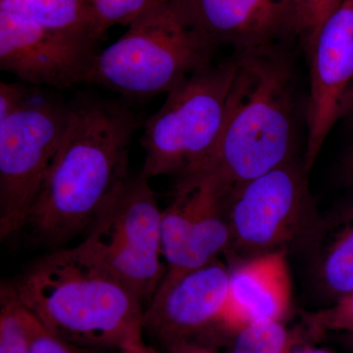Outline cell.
I'll return each instance as SVG.
<instances>
[{"label":"cell","mask_w":353,"mask_h":353,"mask_svg":"<svg viewBox=\"0 0 353 353\" xmlns=\"http://www.w3.org/2000/svg\"><path fill=\"white\" fill-rule=\"evenodd\" d=\"M163 0H87L92 36L101 41L113 26H131Z\"/></svg>","instance_id":"d6986e66"},{"label":"cell","mask_w":353,"mask_h":353,"mask_svg":"<svg viewBox=\"0 0 353 353\" xmlns=\"http://www.w3.org/2000/svg\"><path fill=\"white\" fill-rule=\"evenodd\" d=\"M341 180L348 187H353V145L345 152L340 166Z\"/></svg>","instance_id":"cb8c5ba5"},{"label":"cell","mask_w":353,"mask_h":353,"mask_svg":"<svg viewBox=\"0 0 353 353\" xmlns=\"http://www.w3.org/2000/svg\"><path fill=\"white\" fill-rule=\"evenodd\" d=\"M13 285L23 306L62 340L112 350L143 341V301L82 245L44 255Z\"/></svg>","instance_id":"7a4b0ae2"},{"label":"cell","mask_w":353,"mask_h":353,"mask_svg":"<svg viewBox=\"0 0 353 353\" xmlns=\"http://www.w3.org/2000/svg\"><path fill=\"white\" fill-rule=\"evenodd\" d=\"M0 11L50 29L95 39L87 0H0Z\"/></svg>","instance_id":"2e32d148"},{"label":"cell","mask_w":353,"mask_h":353,"mask_svg":"<svg viewBox=\"0 0 353 353\" xmlns=\"http://www.w3.org/2000/svg\"><path fill=\"white\" fill-rule=\"evenodd\" d=\"M230 271L217 260L162 280L143 312V331L167 348L220 326L229 292Z\"/></svg>","instance_id":"7c38bea8"},{"label":"cell","mask_w":353,"mask_h":353,"mask_svg":"<svg viewBox=\"0 0 353 353\" xmlns=\"http://www.w3.org/2000/svg\"><path fill=\"white\" fill-rule=\"evenodd\" d=\"M148 181L141 174L128 176L81 243L122 278L143 303H150L165 275L162 211Z\"/></svg>","instance_id":"52a82bcc"},{"label":"cell","mask_w":353,"mask_h":353,"mask_svg":"<svg viewBox=\"0 0 353 353\" xmlns=\"http://www.w3.org/2000/svg\"><path fill=\"white\" fill-rule=\"evenodd\" d=\"M36 88L22 82L0 83V121L22 108Z\"/></svg>","instance_id":"603a6c76"},{"label":"cell","mask_w":353,"mask_h":353,"mask_svg":"<svg viewBox=\"0 0 353 353\" xmlns=\"http://www.w3.org/2000/svg\"><path fill=\"white\" fill-rule=\"evenodd\" d=\"M120 353H158L152 347H148L143 341H137V343L128 345L126 347L120 350Z\"/></svg>","instance_id":"484cf974"},{"label":"cell","mask_w":353,"mask_h":353,"mask_svg":"<svg viewBox=\"0 0 353 353\" xmlns=\"http://www.w3.org/2000/svg\"><path fill=\"white\" fill-rule=\"evenodd\" d=\"M299 345V336L283 322L260 323L236 334L232 353H294Z\"/></svg>","instance_id":"ac0fdd59"},{"label":"cell","mask_w":353,"mask_h":353,"mask_svg":"<svg viewBox=\"0 0 353 353\" xmlns=\"http://www.w3.org/2000/svg\"><path fill=\"white\" fill-rule=\"evenodd\" d=\"M343 0H297L299 39L306 50L313 43L320 28L343 3Z\"/></svg>","instance_id":"44dd1931"},{"label":"cell","mask_w":353,"mask_h":353,"mask_svg":"<svg viewBox=\"0 0 353 353\" xmlns=\"http://www.w3.org/2000/svg\"><path fill=\"white\" fill-rule=\"evenodd\" d=\"M308 239L322 292L334 301L353 292V203L318 219Z\"/></svg>","instance_id":"9a60e30c"},{"label":"cell","mask_w":353,"mask_h":353,"mask_svg":"<svg viewBox=\"0 0 353 353\" xmlns=\"http://www.w3.org/2000/svg\"><path fill=\"white\" fill-rule=\"evenodd\" d=\"M238 55L190 76L167 94L166 101L145 123L141 175L176 179L208 161L219 141Z\"/></svg>","instance_id":"5b68a950"},{"label":"cell","mask_w":353,"mask_h":353,"mask_svg":"<svg viewBox=\"0 0 353 353\" xmlns=\"http://www.w3.org/2000/svg\"><path fill=\"white\" fill-rule=\"evenodd\" d=\"M69 104L36 88L27 103L0 121V239L25 227L63 141Z\"/></svg>","instance_id":"8992f818"},{"label":"cell","mask_w":353,"mask_h":353,"mask_svg":"<svg viewBox=\"0 0 353 353\" xmlns=\"http://www.w3.org/2000/svg\"><path fill=\"white\" fill-rule=\"evenodd\" d=\"M216 48L183 0H163L97 53L85 83L129 99L167 94L212 65Z\"/></svg>","instance_id":"277c9868"},{"label":"cell","mask_w":353,"mask_h":353,"mask_svg":"<svg viewBox=\"0 0 353 353\" xmlns=\"http://www.w3.org/2000/svg\"><path fill=\"white\" fill-rule=\"evenodd\" d=\"M306 323L316 334L343 332L353 336V292L330 307L306 316Z\"/></svg>","instance_id":"ffe728a7"},{"label":"cell","mask_w":353,"mask_h":353,"mask_svg":"<svg viewBox=\"0 0 353 353\" xmlns=\"http://www.w3.org/2000/svg\"><path fill=\"white\" fill-rule=\"evenodd\" d=\"M236 53L219 141L196 171L214 174L231 194L292 160L297 129L296 77L284 48Z\"/></svg>","instance_id":"3957f363"},{"label":"cell","mask_w":353,"mask_h":353,"mask_svg":"<svg viewBox=\"0 0 353 353\" xmlns=\"http://www.w3.org/2000/svg\"><path fill=\"white\" fill-rule=\"evenodd\" d=\"M347 119H348V122H350V124L352 125V126L353 127V111L352 114H350V115L348 116Z\"/></svg>","instance_id":"83f0119b"},{"label":"cell","mask_w":353,"mask_h":353,"mask_svg":"<svg viewBox=\"0 0 353 353\" xmlns=\"http://www.w3.org/2000/svg\"><path fill=\"white\" fill-rule=\"evenodd\" d=\"M169 353H217L194 341H182L168 347Z\"/></svg>","instance_id":"d4e9b609"},{"label":"cell","mask_w":353,"mask_h":353,"mask_svg":"<svg viewBox=\"0 0 353 353\" xmlns=\"http://www.w3.org/2000/svg\"><path fill=\"white\" fill-rule=\"evenodd\" d=\"M292 306V281L285 250L252 257L230 271L221 328L236 334L260 323L283 322Z\"/></svg>","instance_id":"5bb4252c"},{"label":"cell","mask_w":353,"mask_h":353,"mask_svg":"<svg viewBox=\"0 0 353 353\" xmlns=\"http://www.w3.org/2000/svg\"><path fill=\"white\" fill-rule=\"evenodd\" d=\"M294 353H333L330 352L328 350H325V348L320 347H297L296 350H294Z\"/></svg>","instance_id":"4316f807"},{"label":"cell","mask_w":353,"mask_h":353,"mask_svg":"<svg viewBox=\"0 0 353 353\" xmlns=\"http://www.w3.org/2000/svg\"><path fill=\"white\" fill-rule=\"evenodd\" d=\"M31 343L26 321V309L13 284L0 289V353H30Z\"/></svg>","instance_id":"e0dca14e"},{"label":"cell","mask_w":353,"mask_h":353,"mask_svg":"<svg viewBox=\"0 0 353 353\" xmlns=\"http://www.w3.org/2000/svg\"><path fill=\"white\" fill-rule=\"evenodd\" d=\"M229 190L208 171L178 179L170 205L162 211V280H174L214 261L231 248Z\"/></svg>","instance_id":"9c48e42d"},{"label":"cell","mask_w":353,"mask_h":353,"mask_svg":"<svg viewBox=\"0 0 353 353\" xmlns=\"http://www.w3.org/2000/svg\"><path fill=\"white\" fill-rule=\"evenodd\" d=\"M26 321L31 343L30 353H120V350L81 347L62 340L43 327L27 309Z\"/></svg>","instance_id":"7402d4cb"},{"label":"cell","mask_w":353,"mask_h":353,"mask_svg":"<svg viewBox=\"0 0 353 353\" xmlns=\"http://www.w3.org/2000/svg\"><path fill=\"white\" fill-rule=\"evenodd\" d=\"M306 176L292 159L234 190L228 204L231 246L256 256L308 236L317 220Z\"/></svg>","instance_id":"ba28073f"},{"label":"cell","mask_w":353,"mask_h":353,"mask_svg":"<svg viewBox=\"0 0 353 353\" xmlns=\"http://www.w3.org/2000/svg\"><path fill=\"white\" fill-rule=\"evenodd\" d=\"M216 46L236 52L284 46L299 39L297 0H183Z\"/></svg>","instance_id":"4fadbf2b"},{"label":"cell","mask_w":353,"mask_h":353,"mask_svg":"<svg viewBox=\"0 0 353 353\" xmlns=\"http://www.w3.org/2000/svg\"><path fill=\"white\" fill-rule=\"evenodd\" d=\"M306 51L310 90L303 167L308 174L334 125L353 111V0H343Z\"/></svg>","instance_id":"30bf717a"},{"label":"cell","mask_w":353,"mask_h":353,"mask_svg":"<svg viewBox=\"0 0 353 353\" xmlns=\"http://www.w3.org/2000/svg\"><path fill=\"white\" fill-rule=\"evenodd\" d=\"M139 125L138 116L121 103L82 97L69 104L63 141L25 227L55 246L87 233L130 176V145Z\"/></svg>","instance_id":"6da1fadb"},{"label":"cell","mask_w":353,"mask_h":353,"mask_svg":"<svg viewBox=\"0 0 353 353\" xmlns=\"http://www.w3.org/2000/svg\"><path fill=\"white\" fill-rule=\"evenodd\" d=\"M85 34L50 29L0 11V69L32 87L63 90L85 83L97 43Z\"/></svg>","instance_id":"8fae6325"}]
</instances>
